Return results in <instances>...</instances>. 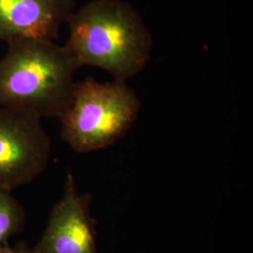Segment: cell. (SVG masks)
I'll return each mask as SVG.
<instances>
[{
	"label": "cell",
	"mask_w": 253,
	"mask_h": 253,
	"mask_svg": "<svg viewBox=\"0 0 253 253\" xmlns=\"http://www.w3.org/2000/svg\"><path fill=\"white\" fill-rule=\"evenodd\" d=\"M65 46L80 66L103 70L124 80L148 63L153 35L140 12L124 0H91L69 19Z\"/></svg>",
	"instance_id": "cell-1"
},
{
	"label": "cell",
	"mask_w": 253,
	"mask_h": 253,
	"mask_svg": "<svg viewBox=\"0 0 253 253\" xmlns=\"http://www.w3.org/2000/svg\"><path fill=\"white\" fill-rule=\"evenodd\" d=\"M80 67L66 46L54 42H9L0 60V106L59 118L72 103Z\"/></svg>",
	"instance_id": "cell-2"
},
{
	"label": "cell",
	"mask_w": 253,
	"mask_h": 253,
	"mask_svg": "<svg viewBox=\"0 0 253 253\" xmlns=\"http://www.w3.org/2000/svg\"><path fill=\"white\" fill-rule=\"evenodd\" d=\"M140 107L138 95L126 81H76L72 103L59 118L61 138L79 153L106 148L126 135Z\"/></svg>",
	"instance_id": "cell-3"
},
{
	"label": "cell",
	"mask_w": 253,
	"mask_h": 253,
	"mask_svg": "<svg viewBox=\"0 0 253 253\" xmlns=\"http://www.w3.org/2000/svg\"><path fill=\"white\" fill-rule=\"evenodd\" d=\"M51 138L33 114L0 106V190L12 191L45 171Z\"/></svg>",
	"instance_id": "cell-4"
},
{
	"label": "cell",
	"mask_w": 253,
	"mask_h": 253,
	"mask_svg": "<svg viewBox=\"0 0 253 253\" xmlns=\"http://www.w3.org/2000/svg\"><path fill=\"white\" fill-rule=\"evenodd\" d=\"M88 199L79 192L72 172H68L63 195L54 206L34 253H97Z\"/></svg>",
	"instance_id": "cell-5"
},
{
	"label": "cell",
	"mask_w": 253,
	"mask_h": 253,
	"mask_svg": "<svg viewBox=\"0 0 253 253\" xmlns=\"http://www.w3.org/2000/svg\"><path fill=\"white\" fill-rule=\"evenodd\" d=\"M75 6V0H0V40L54 42Z\"/></svg>",
	"instance_id": "cell-6"
},
{
	"label": "cell",
	"mask_w": 253,
	"mask_h": 253,
	"mask_svg": "<svg viewBox=\"0 0 253 253\" xmlns=\"http://www.w3.org/2000/svg\"><path fill=\"white\" fill-rule=\"evenodd\" d=\"M24 219L23 208L11 191L0 190V246L7 244L9 237L18 233Z\"/></svg>",
	"instance_id": "cell-7"
},
{
	"label": "cell",
	"mask_w": 253,
	"mask_h": 253,
	"mask_svg": "<svg viewBox=\"0 0 253 253\" xmlns=\"http://www.w3.org/2000/svg\"><path fill=\"white\" fill-rule=\"evenodd\" d=\"M0 253H35L34 251H30L25 243H19L14 247H10L8 244L0 246Z\"/></svg>",
	"instance_id": "cell-8"
}]
</instances>
